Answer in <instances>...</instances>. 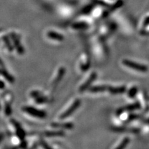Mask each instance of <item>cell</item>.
Instances as JSON below:
<instances>
[{
  "instance_id": "7402d4cb",
  "label": "cell",
  "mask_w": 149,
  "mask_h": 149,
  "mask_svg": "<svg viewBox=\"0 0 149 149\" xmlns=\"http://www.w3.org/2000/svg\"><path fill=\"white\" fill-rule=\"evenodd\" d=\"M5 87V85L3 81L0 80V89H3V88Z\"/></svg>"
},
{
  "instance_id": "6da1fadb",
  "label": "cell",
  "mask_w": 149,
  "mask_h": 149,
  "mask_svg": "<svg viewBox=\"0 0 149 149\" xmlns=\"http://www.w3.org/2000/svg\"><path fill=\"white\" fill-rule=\"evenodd\" d=\"M81 104V101L79 99H77L76 100H74L71 104L70 106H69L67 109L65 110L64 112L61 114V115L60 116V119H63L68 118V116L72 115L74 111L78 109L79 106Z\"/></svg>"
},
{
  "instance_id": "44dd1931",
  "label": "cell",
  "mask_w": 149,
  "mask_h": 149,
  "mask_svg": "<svg viewBox=\"0 0 149 149\" xmlns=\"http://www.w3.org/2000/svg\"><path fill=\"white\" fill-rule=\"evenodd\" d=\"M148 24H149V16L147 17L145 19V21L143 22V26H146Z\"/></svg>"
},
{
  "instance_id": "9a60e30c",
  "label": "cell",
  "mask_w": 149,
  "mask_h": 149,
  "mask_svg": "<svg viewBox=\"0 0 149 149\" xmlns=\"http://www.w3.org/2000/svg\"><path fill=\"white\" fill-rule=\"evenodd\" d=\"M13 95L11 93H6L3 96V99L4 101V103L6 104H11L13 101Z\"/></svg>"
},
{
  "instance_id": "484cf974",
  "label": "cell",
  "mask_w": 149,
  "mask_h": 149,
  "mask_svg": "<svg viewBox=\"0 0 149 149\" xmlns=\"http://www.w3.org/2000/svg\"><path fill=\"white\" fill-rule=\"evenodd\" d=\"M0 73H1V70H0Z\"/></svg>"
},
{
  "instance_id": "4fadbf2b",
  "label": "cell",
  "mask_w": 149,
  "mask_h": 149,
  "mask_svg": "<svg viewBox=\"0 0 149 149\" xmlns=\"http://www.w3.org/2000/svg\"><path fill=\"white\" fill-rule=\"evenodd\" d=\"M46 137H60L63 136L64 133L61 130H51V131H46L44 132Z\"/></svg>"
},
{
  "instance_id": "ffe728a7",
  "label": "cell",
  "mask_w": 149,
  "mask_h": 149,
  "mask_svg": "<svg viewBox=\"0 0 149 149\" xmlns=\"http://www.w3.org/2000/svg\"><path fill=\"white\" fill-rule=\"evenodd\" d=\"M87 27V26L85 24H74L73 28L77 29H85Z\"/></svg>"
},
{
  "instance_id": "8fae6325",
  "label": "cell",
  "mask_w": 149,
  "mask_h": 149,
  "mask_svg": "<svg viewBox=\"0 0 149 149\" xmlns=\"http://www.w3.org/2000/svg\"><path fill=\"white\" fill-rule=\"evenodd\" d=\"M140 107H141V106H140V104H139V103H137V102H136V103H135V104H130V105L125 106L123 107V108L120 109L118 111V113H122V112H123V111H132V110L137 109L140 108Z\"/></svg>"
},
{
  "instance_id": "d6986e66",
  "label": "cell",
  "mask_w": 149,
  "mask_h": 149,
  "mask_svg": "<svg viewBox=\"0 0 149 149\" xmlns=\"http://www.w3.org/2000/svg\"><path fill=\"white\" fill-rule=\"evenodd\" d=\"M137 91V88L136 87H133L129 90L128 93V96L130 97H134L135 96H136Z\"/></svg>"
},
{
  "instance_id": "277c9868",
  "label": "cell",
  "mask_w": 149,
  "mask_h": 149,
  "mask_svg": "<svg viewBox=\"0 0 149 149\" xmlns=\"http://www.w3.org/2000/svg\"><path fill=\"white\" fill-rule=\"evenodd\" d=\"M80 67L83 71H86L90 67V58L88 53H84L80 58Z\"/></svg>"
},
{
  "instance_id": "d4e9b609",
  "label": "cell",
  "mask_w": 149,
  "mask_h": 149,
  "mask_svg": "<svg viewBox=\"0 0 149 149\" xmlns=\"http://www.w3.org/2000/svg\"><path fill=\"white\" fill-rule=\"evenodd\" d=\"M0 109H1V106H0Z\"/></svg>"
},
{
  "instance_id": "52a82bcc",
  "label": "cell",
  "mask_w": 149,
  "mask_h": 149,
  "mask_svg": "<svg viewBox=\"0 0 149 149\" xmlns=\"http://www.w3.org/2000/svg\"><path fill=\"white\" fill-rule=\"evenodd\" d=\"M12 123L16 129V136L21 140L24 139L25 136H26V132H24V130H23V129L21 127V125L19 124L16 120H13Z\"/></svg>"
},
{
  "instance_id": "3957f363",
  "label": "cell",
  "mask_w": 149,
  "mask_h": 149,
  "mask_svg": "<svg viewBox=\"0 0 149 149\" xmlns=\"http://www.w3.org/2000/svg\"><path fill=\"white\" fill-rule=\"evenodd\" d=\"M123 63L125 66L136 70H137L139 72H146L147 71V67L145 66V65H142L141 64L130 61V60H124Z\"/></svg>"
},
{
  "instance_id": "30bf717a",
  "label": "cell",
  "mask_w": 149,
  "mask_h": 149,
  "mask_svg": "<svg viewBox=\"0 0 149 149\" xmlns=\"http://www.w3.org/2000/svg\"><path fill=\"white\" fill-rule=\"evenodd\" d=\"M51 126L54 128L57 129H71L73 127V124L72 123H53L51 124Z\"/></svg>"
},
{
  "instance_id": "603a6c76",
  "label": "cell",
  "mask_w": 149,
  "mask_h": 149,
  "mask_svg": "<svg viewBox=\"0 0 149 149\" xmlns=\"http://www.w3.org/2000/svg\"><path fill=\"white\" fill-rule=\"evenodd\" d=\"M3 138H4V134L1 132H0V143H1V141H3Z\"/></svg>"
},
{
  "instance_id": "ac0fdd59",
  "label": "cell",
  "mask_w": 149,
  "mask_h": 149,
  "mask_svg": "<svg viewBox=\"0 0 149 149\" xmlns=\"http://www.w3.org/2000/svg\"><path fill=\"white\" fill-rule=\"evenodd\" d=\"M129 139L127 137L124 139L123 140V141L120 143L119 146L116 147V148L121 149V148H123L125 147V146H126L127 145V143H129Z\"/></svg>"
},
{
  "instance_id": "e0dca14e",
  "label": "cell",
  "mask_w": 149,
  "mask_h": 149,
  "mask_svg": "<svg viewBox=\"0 0 149 149\" xmlns=\"http://www.w3.org/2000/svg\"><path fill=\"white\" fill-rule=\"evenodd\" d=\"M2 39H3V42H4V43L6 44V47L8 48V49H9V50L11 51L12 49H13V47H12V46L11 45V42H9V40L8 39V37L7 36H4L2 37Z\"/></svg>"
},
{
  "instance_id": "cb8c5ba5",
  "label": "cell",
  "mask_w": 149,
  "mask_h": 149,
  "mask_svg": "<svg viewBox=\"0 0 149 149\" xmlns=\"http://www.w3.org/2000/svg\"><path fill=\"white\" fill-rule=\"evenodd\" d=\"M147 123H148V124H149V119H148V120L147 121Z\"/></svg>"
},
{
  "instance_id": "8992f818",
  "label": "cell",
  "mask_w": 149,
  "mask_h": 149,
  "mask_svg": "<svg viewBox=\"0 0 149 149\" xmlns=\"http://www.w3.org/2000/svg\"><path fill=\"white\" fill-rule=\"evenodd\" d=\"M65 73V69L64 68L61 67L58 69L57 75L55 77L53 81H52V83H51V85H52V86L54 88L56 87L58 85V83L61 81V80L62 79Z\"/></svg>"
},
{
  "instance_id": "5bb4252c",
  "label": "cell",
  "mask_w": 149,
  "mask_h": 149,
  "mask_svg": "<svg viewBox=\"0 0 149 149\" xmlns=\"http://www.w3.org/2000/svg\"><path fill=\"white\" fill-rule=\"evenodd\" d=\"M108 90V86H96L90 88L89 91L93 93H98L105 91Z\"/></svg>"
},
{
  "instance_id": "7a4b0ae2",
  "label": "cell",
  "mask_w": 149,
  "mask_h": 149,
  "mask_svg": "<svg viewBox=\"0 0 149 149\" xmlns=\"http://www.w3.org/2000/svg\"><path fill=\"white\" fill-rule=\"evenodd\" d=\"M22 111L32 116L37 118H44L46 117V113L43 111L39 110L31 106H24L22 108Z\"/></svg>"
},
{
  "instance_id": "5b68a950",
  "label": "cell",
  "mask_w": 149,
  "mask_h": 149,
  "mask_svg": "<svg viewBox=\"0 0 149 149\" xmlns=\"http://www.w3.org/2000/svg\"><path fill=\"white\" fill-rule=\"evenodd\" d=\"M97 77V74L96 72H93L90 76L87 78V80L84 81V83L81 85V86L79 88V91L80 92H83L84 91L86 90L89 86L91 85V83L95 80V79Z\"/></svg>"
},
{
  "instance_id": "2e32d148",
  "label": "cell",
  "mask_w": 149,
  "mask_h": 149,
  "mask_svg": "<svg viewBox=\"0 0 149 149\" xmlns=\"http://www.w3.org/2000/svg\"><path fill=\"white\" fill-rule=\"evenodd\" d=\"M1 75L4 78H5L8 81H9V82H13L14 81L13 77L11 75H10V74H9L6 70H1Z\"/></svg>"
},
{
  "instance_id": "7c38bea8",
  "label": "cell",
  "mask_w": 149,
  "mask_h": 149,
  "mask_svg": "<svg viewBox=\"0 0 149 149\" xmlns=\"http://www.w3.org/2000/svg\"><path fill=\"white\" fill-rule=\"evenodd\" d=\"M126 88L125 86H119V87H113L108 86V90L110 93L113 94H119V93H123L125 91Z\"/></svg>"
},
{
  "instance_id": "9c48e42d",
  "label": "cell",
  "mask_w": 149,
  "mask_h": 149,
  "mask_svg": "<svg viewBox=\"0 0 149 149\" xmlns=\"http://www.w3.org/2000/svg\"><path fill=\"white\" fill-rule=\"evenodd\" d=\"M11 36L12 40L13 41V43H14V44H15V47H16L17 52L19 54L24 53V49H23L22 47L21 46L20 40L18 39V38L16 37V35L12 34Z\"/></svg>"
},
{
  "instance_id": "ba28073f",
  "label": "cell",
  "mask_w": 149,
  "mask_h": 149,
  "mask_svg": "<svg viewBox=\"0 0 149 149\" xmlns=\"http://www.w3.org/2000/svg\"><path fill=\"white\" fill-rule=\"evenodd\" d=\"M47 37L49 38L52 39L54 40H57L61 42L63 41L64 39V37L58 32H56L54 31H49L47 32Z\"/></svg>"
}]
</instances>
